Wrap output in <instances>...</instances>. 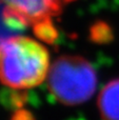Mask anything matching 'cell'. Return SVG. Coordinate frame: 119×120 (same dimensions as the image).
<instances>
[{"label": "cell", "mask_w": 119, "mask_h": 120, "mask_svg": "<svg viewBox=\"0 0 119 120\" xmlns=\"http://www.w3.org/2000/svg\"><path fill=\"white\" fill-rule=\"evenodd\" d=\"M50 54L33 38L15 35L0 43V82L13 90L40 85L50 72Z\"/></svg>", "instance_id": "obj_1"}, {"label": "cell", "mask_w": 119, "mask_h": 120, "mask_svg": "<svg viewBox=\"0 0 119 120\" xmlns=\"http://www.w3.org/2000/svg\"><path fill=\"white\" fill-rule=\"evenodd\" d=\"M46 79L51 95L64 105L83 103L97 87V75L92 64L76 55H65L55 60Z\"/></svg>", "instance_id": "obj_2"}, {"label": "cell", "mask_w": 119, "mask_h": 120, "mask_svg": "<svg viewBox=\"0 0 119 120\" xmlns=\"http://www.w3.org/2000/svg\"><path fill=\"white\" fill-rule=\"evenodd\" d=\"M73 0H0L8 14L33 29L53 23V18L59 15L65 3Z\"/></svg>", "instance_id": "obj_3"}, {"label": "cell", "mask_w": 119, "mask_h": 120, "mask_svg": "<svg viewBox=\"0 0 119 120\" xmlns=\"http://www.w3.org/2000/svg\"><path fill=\"white\" fill-rule=\"evenodd\" d=\"M98 108L103 120H119V79L110 81L101 90Z\"/></svg>", "instance_id": "obj_4"}, {"label": "cell", "mask_w": 119, "mask_h": 120, "mask_svg": "<svg viewBox=\"0 0 119 120\" xmlns=\"http://www.w3.org/2000/svg\"><path fill=\"white\" fill-rule=\"evenodd\" d=\"M26 26L13 18L6 11V8L0 2V43L6 38L19 35Z\"/></svg>", "instance_id": "obj_5"}]
</instances>
